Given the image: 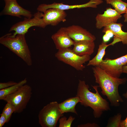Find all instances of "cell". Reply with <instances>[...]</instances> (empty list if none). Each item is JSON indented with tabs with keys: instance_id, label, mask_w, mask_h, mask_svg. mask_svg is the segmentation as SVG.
<instances>
[{
	"instance_id": "ba28073f",
	"label": "cell",
	"mask_w": 127,
	"mask_h": 127,
	"mask_svg": "<svg viewBox=\"0 0 127 127\" xmlns=\"http://www.w3.org/2000/svg\"><path fill=\"white\" fill-rule=\"evenodd\" d=\"M127 64V54L117 58H107L103 60L99 66L111 76L119 78L123 73V67Z\"/></svg>"
},
{
	"instance_id": "d4e9b609",
	"label": "cell",
	"mask_w": 127,
	"mask_h": 127,
	"mask_svg": "<svg viewBox=\"0 0 127 127\" xmlns=\"http://www.w3.org/2000/svg\"><path fill=\"white\" fill-rule=\"evenodd\" d=\"M78 127H98L99 126L97 124L93 123H87L86 124H81L79 125Z\"/></svg>"
},
{
	"instance_id": "5b68a950",
	"label": "cell",
	"mask_w": 127,
	"mask_h": 127,
	"mask_svg": "<svg viewBox=\"0 0 127 127\" xmlns=\"http://www.w3.org/2000/svg\"><path fill=\"white\" fill-rule=\"evenodd\" d=\"M57 101L50 102L44 106L38 115V122L42 127H55L63 115Z\"/></svg>"
},
{
	"instance_id": "2e32d148",
	"label": "cell",
	"mask_w": 127,
	"mask_h": 127,
	"mask_svg": "<svg viewBox=\"0 0 127 127\" xmlns=\"http://www.w3.org/2000/svg\"><path fill=\"white\" fill-rule=\"evenodd\" d=\"M80 99L77 96L69 98L60 103L59 106L61 113L71 112L77 115L75 107L76 104L80 103Z\"/></svg>"
},
{
	"instance_id": "9a60e30c",
	"label": "cell",
	"mask_w": 127,
	"mask_h": 127,
	"mask_svg": "<svg viewBox=\"0 0 127 127\" xmlns=\"http://www.w3.org/2000/svg\"><path fill=\"white\" fill-rule=\"evenodd\" d=\"M72 50L77 55L90 56L94 52L95 45L94 41L83 40L74 42Z\"/></svg>"
},
{
	"instance_id": "6da1fadb",
	"label": "cell",
	"mask_w": 127,
	"mask_h": 127,
	"mask_svg": "<svg viewBox=\"0 0 127 127\" xmlns=\"http://www.w3.org/2000/svg\"><path fill=\"white\" fill-rule=\"evenodd\" d=\"M92 69L95 82L102 90L101 93L107 97L111 106H119L120 103L123 100L119 93L118 87L119 85L126 82L127 78L112 77L99 66H94Z\"/></svg>"
},
{
	"instance_id": "603a6c76",
	"label": "cell",
	"mask_w": 127,
	"mask_h": 127,
	"mask_svg": "<svg viewBox=\"0 0 127 127\" xmlns=\"http://www.w3.org/2000/svg\"><path fill=\"white\" fill-rule=\"evenodd\" d=\"M75 118L70 116L67 119L65 116L60 117L59 120V127H70L75 119Z\"/></svg>"
},
{
	"instance_id": "f1b7e54d",
	"label": "cell",
	"mask_w": 127,
	"mask_h": 127,
	"mask_svg": "<svg viewBox=\"0 0 127 127\" xmlns=\"http://www.w3.org/2000/svg\"><path fill=\"white\" fill-rule=\"evenodd\" d=\"M104 33L105 34L111 38L114 35L112 32L109 30H107Z\"/></svg>"
},
{
	"instance_id": "8fae6325",
	"label": "cell",
	"mask_w": 127,
	"mask_h": 127,
	"mask_svg": "<svg viewBox=\"0 0 127 127\" xmlns=\"http://www.w3.org/2000/svg\"><path fill=\"white\" fill-rule=\"evenodd\" d=\"M122 16L115 9L107 8L103 13L98 14L96 15L95 18L96 27L100 29L112 23H116Z\"/></svg>"
},
{
	"instance_id": "d6986e66",
	"label": "cell",
	"mask_w": 127,
	"mask_h": 127,
	"mask_svg": "<svg viewBox=\"0 0 127 127\" xmlns=\"http://www.w3.org/2000/svg\"><path fill=\"white\" fill-rule=\"evenodd\" d=\"M27 82L25 78L16 84L11 87L0 90V99L4 100L6 97L17 90L20 87L25 84Z\"/></svg>"
},
{
	"instance_id": "8992f818",
	"label": "cell",
	"mask_w": 127,
	"mask_h": 127,
	"mask_svg": "<svg viewBox=\"0 0 127 127\" xmlns=\"http://www.w3.org/2000/svg\"><path fill=\"white\" fill-rule=\"evenodd\" d=\"M55 56L59 60L70 65L77 71H82L85 68L84 64L89 61L90 56H79L70 48L58 50Z\"/></svg>"
},
{
	"instance_id": "4fadbf2b",
	"label": "cell",
	"mask_w": 127,
	"mask_h": 127,
	"mask_svg": "<svg viewBox=\"0 0 127 127\" xmlns=\"http://www.w3.org/2000/svg\"><path fill=\"white\" fill-rule=\"evenodd\" d=\"M42 18L47 26H56L61 22H64L67 14L65 11L57 8H51L44 12Z\"/></svg>"
},
{
	"instance_id": "f546056e",
	"label": "cell",
	"mask_w": 127,
	"mask_h": 127,
	"mask_svg": "<svg viewBox=\"0 0 127 127\" xmlns=\"http://www.w3.org/2000/svg\"><path fill=\"white\" fill-rule=\"evenodd\" d=\"M103 41L104 42L107 43L108 42L110 39L111 38L105 34L103 36Z\"/></svg>"
},
{
	"instance_id": "52a82bcc",
	"label": "cell",
	"mask_w": 127,
	"mask_h": 127,
	"mask_svg": "<svg viewBox=\"0 0 127 127\" xmlns=\"http://www.w3.org/2000/svg\"><path fill=\"white\" fill-rule=\"evenodd\" d=\"M43 14L42 12L38 11L34 14L33 18L25 17L23 21L14 24L9 31V32L15 31L12 36L14 37L17 34L25 35L29 28L33 26L44 28L47 25L43 20Z\"/></svg>"
},
{
	"instance_id": "44dd1931",
	"label": "cell",
	"mask_w": 127,
	"mask_h": 127,
	"mask_svg": "<svg viewBox=\"0 0 127 127\" xmlns=\"http://www.w3.org/2000/svg\"><path fill=\"white\" fill-rule=\"evenodd\" d=\"M122 115L120 113H118L109 120L106 127H120Z\"/></svg>"
},
{
	"instance_id": "e0dca14e",
	"label": "cell",
	"mask_w": 127,
	"mask_h": 127,
	"mask_svg": "<svg viewBox=\"0 0 127 127\" xmlns=\"http://www.w3.org/2000/svg\"><path fill=\"white\" fill-rule=\"evenodd\" d=\"M123 25L121 23H113L104 28L102 32L104 33L107 30H111L115 36L121 40L123 44L127 45V32L123 31L122 29Z\"/></svg>"
},
{
	"instance_id": "83f0119b",
	"label": "cell",
	"mask_w": 127,
	"mask_h": 127,
	"mask_svg": "<svg viewBox=\"0 0 127 127\" xmlns=\"http://www.w3.org/2000/svg\"><path fill=\"white\" fill-rule=\"evenodd\" d=\"M120 127H127V116L124 120H121Z\"/></svg>"
},
{
	"instance_id": "cb8c5ba5",
	"label": "cell",
	"mask_w": 127,
	"mask_h": 127,
	"mask_svg": "<svg viewBox=\"0 0 127 127\" xmlns=\"http://www.w3.org/2000/svg\"><path fill=\"white\" fill-rule=\"evenodd\" d=\"M17 83L10 81L7 82L0 83V90L8 88L16 84Z\"/></svg>"
},
{
	"instance_id": "7a4b0ae2",
	"label": "cell",
	"mask_w": 127,
	"mask_h": 127,
	"mask_svg": "<svg viewBox=\"0 0 127 127\" xmlns=\"http://www.w3.org/2000/svg\"><path fill=\"white\" fill-rule=\"evenodd\" d=\"M95 90L93 93L89 90V86L84 80H79L76 96L80 99V103L85 107H89L93 110V115L96 118L100 117L103 112L110 110L109 103L99 93L97 85L92 86Z\"/></svg>"
},
{
	"instance_id": "4dcf8cb0",
	"label": "cell",
	"mask_w": 127,
	"mask_h": 127,
	"mask_svg": "<svg viewBox=\"0 0 127 127\" xmlns=\"http://www.w3.org/2000/svg\"><path fill=\"white\" fill-rule=\"evenodd\" d=\"M123 72L127 74V65L123 66Z\"/></svg>"
},
{
	"instance_id": "7402d4cb",
	"label": "cell",
	"mask_w": 127,
	"mask_h": 127,
	"mask_svg": "<svg viewBox=\"0 0 127 127\" xmlns=\"http://www.w3.org/2000/svg\"><path fill=\"white\" fill-rule=\"evenodd\" d=\"M15 109L13 106L10 103L7 102L2 111V113L5 115L6 118V123L8 122L11 117L12 114L15 112Z\"/></svg>"
},
{
	"instance_id": "3957f363",
	"label": "cell",
	"mask_w": 127,
	"mask_h": 127,
	"mask_svg": "<svg viewBox=\"0 0 127 127\" xmlns=\"http://www.w3.org/2000/svg\"><path fill=\"white\" fill-rule=\"evenodd\" d=\"M0 43L21 59L28 66L32 65L31 53L25 35L19 34L13 37L11 33H8L0 37Z\"/></svg>"
},
{
	"instance_id": "ac0fdd59",
	"label": "cell",
	"mask_w": 127,
	"mask_h": 127,
	"mask_svg": "<svg viewBox=\"0 0 127 127\" xmlns=\"http://www.w3.org/2000/svg\"><path fill=\"white\" fill-rule=\"evenodd\" d=\"M109 46V44H107V43L103 41L99 45L96 55L92 59L89 61L87 66H99L103 60V58L105 54V50Z\"/></svg>"
},
{
	"instance_id": "484cf974",
	"label": "cell",
	"mask_w": 127,
	"mask_h": 127,
	"mask_svg": "<svg viewBox=\"0 0 127 127\" xmlns=\"http://www.w3.org/2000/svg\"><path fill=\"white\" fill-rule=\"evenodd\" d=\"M6 116L5 114L2 112L0 114V127H2L4 124L6 123Z\"/></svg>"
},
{
	"instance_id": "7c38bea8",
	"label": "cell",
	"mask_w": 127,
	"mask_h": 127,
	"mask_svg": "<svg viewBox=\"0 0 127 127\" xmlns=\"http://www.w3.org/2000/svg\"><path fill=\"white\" fill-rule=\"evenodd\" d=\"M51 38L58 50L70 48L73 45L74 41L68 35L66 27H62L52 35Z\"/></svg>"
},
{
	"instance_id": "4316f807",
	"label": "cell",
	"mask_w": 127,
	"mask_h": 127,
	"mask_svg": "<svg viewBox=\"0 0 127 127\" xmlns=\"http://www.w3.org/2000/svg\"><path fill=\"white\" fill-rule=\"evenodd\" d=\"M119 42H121V40L119 38L115 36L113 39V41L109 44V46L113 45L115 43Z\"/></svg>"
},
{
	"instance_id": "1f68e13d",
	"label": "cell",
	"mask_w": 127,
	"mask_h": 127,
	"mask_svg": "<svg viewBox=\"0 0 127 127\" xmlns=\"http://www.w3.org/2000/svg\"><path fill=\"white\" fill-rule=\"evenodd\" d=\"M124 18V22H127V8L123 16Z\"/></svg>"
},
{
	"instance_id": "d6a6232c",
	"label": "cell",
	"mask_w": 127,
	"mask_h": 127,
	"mask_svg": "<svg viewBox=\"0 0 127 127\" xmlns=\"http://www.w3.org/2000/svg\"><path fill=\"white\" fill-rule=\"evenodd\" d=\"M123 96L125 98L127 99V91L123 94Z\"/></svg>"
},
{
	"instance_id": "30bf717a",
	"label": "cell",
	"mask_w": 127,
	"mask_h": 127,
	"mask_svg": "<svg viewBox=\"0 0 127 127\" xmlns=\"http://www.w3.org/2000/svg\"><path fill=\"white\" fill-rule=\"evenodd\" d=\"M5 3L1 15H8L21 18L23 16L28 18H31L32 15L31 12L20 6L16 0H4Z\"/></svg>"
},
{
	"instance_id": "9c48e42d",
	"label": "cell",
	"mask_w": 127,
	"mask_h": 127,
	"mask_svg": "<svg viewBox=\"0 0 127 127\" xmlns=\"http://www.w3.org/2000/svg\"><path fill=\"white\" fill-rule=\"evenodd\" d=\"M102 3L101 0H90L89 2L84 4L75 5H68L64 4L63 3L54 2L50 4H41L37 7V10L38 11L43 12L45 10L51 8H57L65 11L87 7L96 8L97 5Z\"/></svg>"
},
{
	"instance_id": "5bb4252c",
	"label": "cell",
	"mask_w": 127,
	"mask_h": 127,
	"mask_svg": "<svg viewBox=\"0 0 127 127\" xmlns=\"http://www.w3.org/2000/svg\"><path fill=\"white\" fill-rule=\"evenodd\" d=\"M66 28L68 35L74 42L83 40L94 41L96 39L94 35L79 25H72Z\"/></svg>"
},
{
	"instance_id": "277c9868",
	"label": "cell",
	"mask_w": 127,
	"mask_h": 127,
	"mask_svg": "<svg viewBox=\"0 0 127 127\" xmlns=\"http://www.w3.org/2000/svg\"><path fill=\"white\" fill-rule=\"evenodd\" d=\"M31 87L26 84L13 93L7 96L4 100L14 107V113H20L25 109L32 94Z\"/></svg>"
},
{
	"instance_id": "ffe728a7",
	"label": "cell",
	"mask_w": 127,
	"mask_h": 127,
	"mask_svg": "<svg viewBox=\"0 0 127 127\" xmlns=\"http://www.w3.org/2000/svg\"><path fill=\"white\" fill-rule=\"evenodd\" d=\"M107 4L111 5L120 14L125 13L127 8V3L122 0H105Z\"/></svg>"
},
{
	"instance_id": "836d02e7",
	"label": "cell",
	"mask_w": 127,
	"mask_h": 127,
	"mask_svg": "<svg viewBox=\"0 0 127 127\" xmlns=\"http://www.w3.org/2000/svg\"></svg>"
}]
</instances>
